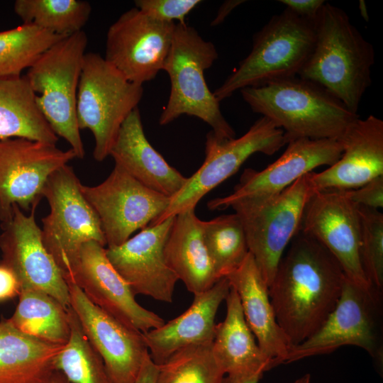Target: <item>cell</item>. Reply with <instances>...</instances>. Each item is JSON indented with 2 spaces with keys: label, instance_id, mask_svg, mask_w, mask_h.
Segmentation results:
<instances>
[{
  "label": "cell",
  "instance_id": "obj_15",
  "mask_svg": "<svg viewBox=\"0 0 383 383\" xmlns=\"http://www.w3.org/2000/svg\"><path fill=\"white\" fill-rule=\"evenodd\" d=\"M299 231L324 246L347 279L370 288L360 255L359 206L337 190L315 191L304 209Z\"/></svg>",
  "mask_w": 383,
  "mask_h": 383
},
{
  "label": "cell",
  "instance_id": "obj_25",
  "mask_svg": "<svg viewBox=\"0 0 383 383\" xmlns=\"http://www.w3.org/2000/svg\"><path fill=\"white\" fill-rule=\"evenodd\" d=\"M166 262L193 294L210 289L218 279L206 249L202 221L194 209L174 216L165 246Z\"/></svg>",
  "mask_w": 383,
  "mask_h": 383
},
{
  "label": "cell",
  "instance_id": "obj_32",
  "mask_svg": "<svg viewBox=\"0 0 383 383\" xmlns=\"http://www.w3.org/2000/svg\"><path fill=\"white\" fill-rule=\"evenodd\" d=\"M63 38L32 24L0 31V78L21 75L43 52Z\"/></svg>",
  "mask_w": 383,
  "mask_h": 383
},
{
  "label": "cell",
  "instance_id": "obj_4",
  "mask_svg": "<svg viewBox=\"0 0 383 383\" xmlns=\"http://www.w3.org/2000/svg\"><path fill=\"white\" fill-rule=\"evenodd\" d=\"M213 43L204 40L187 23H175L172 45L163 67L171 89L159 123L169 124L186 114L209 125L221 140L232 139L235 133L224 118L220 101L206 84L204 72L218 59Z\"/></svg>",
  "mask_w": 383,
  "mask_h": 383
},
{
  "label": "cell",
  "instance_id": "obj_27",
  "mask_svg": "<svg viewBox=\"0 0 383 383\" xmlns=\"http://www.w3.org/2000/svg\"><path fill=\"white\" fill-rule=\"evenodd\" d=\"M65 345L45 342L0 320V383H39L55 369L54 359Z\"/></svg>",
  "mask_w": 383,
  "mask_h": 383
},
{
  "label": "cell",
  "instance_id": "obj_36",
  "mask_svg": "<svg viewBox=\"0 0 383 383\" xmlns=\"http://www.w3.org/2000/svg\"><path fill=\"white\" fill-rule=\"evenodd\" d=\"M200 0H136L135 7L148 16L162 22L186 23L187 16Z\"/></svg>",
  "mask_w": 383,
  "mask_h": 383
},
{
  "label": "cell",
  "instance_id": "obj_38",
  "mask_svg": "<svg viewBox=\"0 0 383 383\" xmlns=\"http://www.w3.org/2000/svg\"><path fill=\"white\" fill-rule=\"evenodd\" d=\"M279 2L296 15L313 21L326 3L323 0H279Z\"/></svg>",
  "mask_w": 383,
  "mask_h": 383
},
{
  "label": "cell",
  "instance_id": "obj_42",
  "mask_svg": "<svg viewBox=\"0 0 383 383\" xmlns=\"http://www.w3.org/2000/svg\"><path fill=\"white\" fill-rule=\"evenodd\" d=\"M263 373H257L248 376L224 377L222 383H258Z\"/></svg>",
  "mask_w": 383,
  "mask_h": 383
},
{
  "label": "cell",
  "instance_id": "obj_40",
  "mask_svg": "<svg viewBox=\"0 0 383 383\" xmlns=\"http://www.w3.org/2000/svg\"><path fill=\"white\" fill-rule=\"evenodd\" d=\"M158 365L149 357L143 365L134 383H155Z\"/></svg>",
  "mask_w": 383,
  "mask_h": 383
},
{
  "label": "cell",
  "instance_id": "obj_22",
  "mask_svg": "<svg viewBox=\"0 0 383 383\" xmlns=\"http://www.w3.org/2000/svg\"><path fill=\"white\" fill-rule=\"evenodd\" d=\"M230 289L228 279L221 278L210 289L194 294L192 304L182 314L143 333L151 360L160 365L182 348L212 343L216 315Z\"/></svg>",
  "mask_w": 383,
  "mask_h": 383
},
{
  "label": "cell",
  "instance_id": "obj_13",
  "mask_svg": "<svg viewBox=\"0 0 383 383\" xmlns=\"http://www.w3.org/2000/svg\"><path fill=\"white\" fill-rule=\"evenodd\" d=\"M77 157L70 148L13 138L0 140V221L12 216L13 206L30 210L38 204L48 177Z\"/></svg>",
  "mask_w": 383,
  "mask_h": 383
},
{
  "label": "cell",
  "instance_id": "obj_21",
  "mask_svg": "<svg viewBox=\"0 0 383 383\" xmlns=\"http://www.w3.org/2000/svg\"><path fill=\"white\" fill-rule=\"evenodd\" d=\"M342 155L328 168L312 172L316 191L358 188L383 175V121L370 115L358 118L339 139Z\"/></svg>",
  "mask_w": 383,
  "mask_h": 383
},
{
  "label": "cell",
  "instance_id": "obj_11",
  "mask_svg": "<svg viewBox=\"0 0 383 383\" xmlns=\"http://www.w3.org/2000/svg\"><path fill=\"white\" fill-rule=\"evenodd\" d=\"M287 145L284 131L270 119L261 116L238 138L221 140L210 131L206 135V157L201 166L182 189L170 199L165 211L149 226L189 209L213 189L236 173L257 152L274 155Z\"/></svg>",
  "mask_w": 383,
  "mask_h": 383
},
{
  "label": "cell",
  "instance_id": "obj_12",
  "mask_svg": "<svg viewBox=\"0 0 383 383\" xmlns=\"http://www.w3.org/2000/svg\"><path fill=\"white\" fill-rule=\"evenodd\" d=\"M82 192L96 213L107 248L118 246L162 215L170 198L138 182L117 165L96 186L81 185Z\"/></svg>",
  "mask_w": 383,
  "mask_h": 383
},
{
  "label": "cell",
  "instance_id": "obj_43",
  "mask_svg": "<svg viewBox=\"0 0 383 383\" xmlns=\"http://www.w3.org/2000/svg\"><path fill=\"white\" fill-rule=\"evenodd\" d=\"M39 383H70L64 374L55 370L48 377Z\"/></svg>",
  "mask_w": 383,
  "mask_h": 383
},
{
  "label": "cell",
  "instance_id": "obj_26",
  "mask_svg": "<svg viewBox=\"0 0 383 383\" xmlns=\"http://www.w3.org/2000/svg\"><path fill=\"white\" fill-rule=\"evenodd\" d=\"M225 300L226 315L216 325L212 342L213 355L224 374L248 376L273 368L272 362L255 342L234 289L231 287Z\"/></svg>",
  "mask_w": 383,
  "mask_h": 383
},
{
  "label": "cell",
  "instance_id": "obj_31",
  "mask_svg": "<svg viewBox=\"0 0 383 383\" xmlns=\"http://www.w3.org/2000/svg\"><path fill=\"white\" fill-rule=\"evenodd\" d=\"M204 243L218 279L238 268L249 250L242 223L236 213L202 221Z\"/></svg>",
  "mask_w": 383,
  "mask_h": 383
},
{
  "label": "cell",
  "instance_id": "obj_9",
  "mask_svg": "<svg viewBox=\"0 0 383 383\" xmlns=\"http://www.w3.org/2000/svg\"><path fill=\"white\" fill-rule=\"evenodd\" d=\"M382 291L363 288L345 277L333 311L316 333L289 349L284 364L355 345L367 351L382 369Z\"/></svg>",
  "mask_w": 383,
  "mask_h": 383
},
{
  "label": "cell",
  "instance_id": "obj_6",
  "mask_svg": "<svg viewBox=\"0 0 383 383\" xmlns=\"http://www.w3.org/2000/svg\"><path fill=\"white\" fill-rule=\"evenodd\" d=\"M87 43L84 30L63 38L43 52L25 75L43 116L55 134L67 140L80 159L85 151L76 106Z\"/></svg>",
  "mask_w": 383,
  "mask_h": 383
},
{
  "label": "cell",
  "instance_id": "obj_30",
  "mask_svg": "<svg viewBox=\"0 0 383 383\" xmlns=\"http://www.w3.org/2000/svg\"><path fill=\"white\" fill-rule=\"evenodd\" d=\"M13 10L23 24L66 37L82 30L91 7L82 0H16Z\"/></svg>",
  "mask_w": 383,
  "mask_h": 383
},
{
  "label": "cell",
  "instance_id": "obj_7",
  "mask_svg": "<svg viewBox=\"0 0 383 383\" xmlns=\"http://www.w3.org/2000/svg\"><path fill=\"white\" fill-rule=\"evenodd\" d=\"M312 172L278 194L248 197L230 206L243 226L249 252L268 287L284 251L299 233L306 203L316 191Z\"/></svg>",
  "mask_w": 383,
  "mask_h": 383
},
{
  "label": "cell",
  "instance_id": "obj_37",
  "mask_svg": "<svg viewBox=\"0 0 383 383\" xmlns=\"http://www.w3.org/2000/svg\"><path fill=\"white\" fill-rule=\"evenodd\" d=\"M342 192L358 206L379 210L383 207V175L358 188L344 190Z\"/></svg>",
  "mask_w": 383,
  "mask_h": 383
},
{
  "label": "cell",
  "instance_id": "obj_45",
  "mask_svg": "<svg viewBox=\"0 0 383 383\" xmlns=\"http://www.w3.org/2000/svg\"><path fill=\"white\" fill-rule=\"evenodd\" d=\"M311 375L309 374H305L302 377L295 380L293 383H310Z\"/></svg>",
  "mask_w": 383,
  "mask_h": 383
},
{
  "label": "cell",
  "instance_id": "obj_3",
  "mask_svg": "<svg viewBox=\"0 0 383 383\" xmlns=\"http://www.w3.org/2000/svg\"><path fill=\"white\" fill-rule=\"evenodd\" d=\"M253 112L284 133L300 138L339 140L360 117L319 84L295 76L240 90Z\"/></svg>",
  "mask_w": 383,
  "mask_h": 383
},
{
  "label": "cell",
  "instance_id": "obj_5",
  "mask_svg": "<svg viewBox=\"0 0 383 383\" xmlns=\"http://www.w3.org/2000/svg\"><path fill=\"white\" fill-rule=\"evenodd\" d=\"M316 37L315 21L286 8L253 36L250 52L213 92L221 101L236 91L298 76Z\"/></svg>",
  "mask_w": 383,
  "mask_h": 383
},
{
  "label": "cell",
  "instance_id": "obj_14",
  "mask_svg": "<svg viewBox=\"0 0 383 383\" xmlns=\"http://www.w3.org/2000/svg\"><path fill=\"white\" fill-rule=\"evenodd\" d=\"M174 26L131 8L109 28L104 57L128 80L143 85L163 70Z\"/></svg>",
  "mask_w": 383,
  "mask_h": 383
},
{
  "label": "cell",
  "instance_id": "obj_8",
  "mask_svg": "<svg viewBox=\"0 0 383 383\" xmlns=\"http://www.w3.org/2000/svg\"><path fill=\"white\" fill-rule=\"evenodd\" d=\"M143 85L128 80L104 57L86 52L80 74L76 113L80 129L92 133L93 157L102 162L110 151L124 121L138 107Z\"/></svg>",
  "mask_w": 383,
  "mask_h": 383
},
{
  "label": "cell",
  "instance_id": "obj_23",
  "mask_svg": "<svg viewBox=\"0 0 383 383\" xmlns=\"http://www.w3.org/2000/svg\"><path fill=\"white\" fill-rule=\"evenodd\" d=\"M118 166L145 187L170 199L187 182L147 139L138 107L124 121L110 151Z\"/></svg>",
  "mask_w": 383,
  "mask_h": 383
},
{
  "label": "cell",
  "instance_id": "obj_20",
  "mask_svg": "<svg viewBox=\"0 0 383 383\" xmlns=\"http://www.w3.org/2000/svg\"><path fill=\"white\" fill-rule=\"evenodd\" d=\"M174 218L148 226L123 244L106 248L109 260L135 295L172 301L179 279L166 262L165 246Z\"/></svg>",
  "mask_w": 383,
  "mask_h": 383
},
{
  "label": "cell",
  "instance_id": "obj_34",
  "mask_svg": "<svg viewBox=\"0 0 383 383\" xmlns=\"http://www.w3.org/2000/svg\"><path fill=\"white\" fill-rule=\"evenodd\" d=\"M225 374L212 351V343L186 347L158 365L155 383H222Z\"/></svg>",
  "mask_w": 383,
  "mask_h": 383
},
{
  "label": "cell",
  "instance_id": "obj_10",
  "mask_svg": "<svg viewBox=\"0 0 383 383\" xmlns=\"http://www.w3.org/2000/svg\"><path fill=\"white\" fill-rule=\"evenodd\" d=\"M81 185L72 167L65 165L48 177L42 192L50 209L42 218V242L65 279L71 275L83 244L94 240L106 245L99 219Z\"/></svg>",
  "mask_w": 383,
  "mask_h": 383
},
{
  "label": "cell",
  "instance_id": "obj_44",
  "mask_svg": "<svg viewBox=\"0 0 383 383\" xmlns=\"http://www.w3.org/2000/svg\"><path fill=\"white\" fill-rule=\"evenodd\" d=\"M358 6H359V10H360L361 16L365 21H368L369 15H368L367 6L365 4V1L364 0L359 1Z\"/></svg>",
  "mask_w": 383,
  "mask_h": 383
},
{
  "label": "cell",
  "instance_id": "obj_2",
  "mask_svg": "<svg viewBox=\"0 0 383 383\" xmlns=\"http://www.w3.org/2000/svg\"><path fill=\"white\" fill-rule=\"evenodd\" d=\"M311 53L298 76L312 81L357 113L371 84L374 50L341 9L326 2L316 21Z\"/></svg>",
  "mask_w": 383,
  "mask_h": 383
},
{
  "label": "cell",
  "instance_id": "obj_35",
  "mask_svg": "<svg viewBox=\"0 0 383 383\" xmlns=\"http://www.w3.org/2000/svg\"><path fill=\"white\" fill-rule=\"evenodd\" d=\"M361 222L360 255L370 284L383 289V214L379 210L359 206Z\"/></svg>",
  "mask_w": 383,
  "mask_h": 383
},
{
  "label": "cell",
  "instance_id": "obj_33",
  "mask_svg": "<svg viewBox=\"0 0 383 383\" xmlns=\"http://www.w3.org/2000/svg\"><path fill=\"white\" fill-rule=\"evenodd\" d=\"M71 335L54 359V367L70 383H111L104 362L85 336L75 313L69 309Z\"/></svg>",
  "mask_w": 383,
  "mask_h": 383
},
{
  "label": "cell",
  "instance_id": "obj_19",
  "mask_svg": "<svg viewBox=\"0 0 383 383\" xmlns=\"http://www.w3.org/2000/svg\"><path fill=\"white\" fill-rule=\"evenodd\" d=\"M287 145L282 155L264 170L245 169L233 192L209 201L208 208L223 210L244 198L278 194L314 169L333 165L343 150V143L337 139L300 138Z\"/></svg>",
  "mask_w": 383,
  "mask_h": 383
},
{
  "label": "cell",
  "instance_id": "obj_17",
  "mask_svg": "<svg viewBox=\"0 0 383 383\" xmlns=\"http://www.w3.org/2000/svg\"><path fill=\"white\" fill-rule=\"evenodd\" d=\"M65 281L70 307L85 336L101 357L111 383H134L150 357L143 333L94 304L74 282Z\"/></svg>",
  "mask_w": 383,
  "mask_h": 383
},
{
  "label": "cell",
  "instance_id": "obj_16",
  "mask_svg": "<svg viewBox=\"0 0 383 383\" xmlns=\"http://www.w3.org/2000/svg\"><path fill=\"white\" fill-rule=\"evenodd\" d=\"M37 205L32 206L28 216L13 205L11 218L1 223L0 265L12 272L20 290L47 293L67 309L70 307L68 285L43 244L41 230L35 220Z\"/></svg>",
  "mask_w": 383,
  "mask_h": 383
},
{
  "label": "cell",
  "instance_id": "obj_29",
  "mask_svg": "<svg viewBox=\"0 0 383 383\" xmlns=\"http://www.w3.org/2000/svg\"><path fill=\"white\" fill-rule=\"evenodd\" d=\"M10 321L20 331L47 343L65 345L71 335L69 309L47 293L23 289Z\"/></svg>",
  "mask_w": 383,
  "mask_h": 383
},
{
  "label": "cell",
  "instance_id": "obj_24",
  "mask_svg": "<svg viewBox=\"0 0 383 383\" xmlns=\"http://www.w3.org/2000/svg\"><path fill=\"white\" fill-rule=\"evenodd\" d=\"M225 277L237 292L245 321L262 353L273 367L284 364L291 346L277 322L269 287L252 255L248 252Z\"/></svg>",
  "mask_w": 383,
  "mask_h": 383
},
{
  "label": "cell",
  "instance_id": "obj_28",
  "mask_svg": "<svg viewBox=\"0 0 383 383\" xmlns=\"http://www.w3.org/2000/svg\"><path fill=\"white\" fill-rule=\"evenodd\" d=\"M13 138L56 144L26 76L0 78V140Z\"/></svg>",
  "mask_w": 383,
  "mask_h": 383
},
{
  "label": "cell",
  "instance_id": "obj_41",
  "mask_svg": "<svg viewBox=\"0 0 383 383\" xmlns=\"http://www.w3.org/2000/svg\"><path fill=\"white\" fill-rule=\"evenodd\" d=\"M243 2H245V1L242 0H230L225 1L219 8L217 15L213 19L211 26H217L222 23L235 7Z\"/></svg>",
  "mask_w": 383,
  "mask_h": 383
},
{
  "label": "cell",
  "instance_id": "obj_1",
  "mask_svg": "<svg viewBox=\"0 0 383 383\" xmlns=\"http://www.w3.org/2000/svg\"><path fill=\"white\" fill-rule=\"evenodd\" d=\"M345 278L332 254L299 231L269 287L277 322L291 348L323 325L338 301Z\"/></svg>",
  "mask_w": 383,
  "mask_h": 383
},
{
  "label": "cell",
  "instance_id": "obj_18",
  "mask_svg": "<svg viewBox=\"0 0 383 383\" xmlns=\"http://www.w3.org/2000/svg\"><path fill=\"white\" fill-rule=\"evenodd\" d=\"M88 299L126 326L141 333L157 328L165 321L135 300L129 284L109 260L106 248L91 240L82 246L70 277Z\"/></svg>",
  "mask_w": 383,
  "mask_h": 383
},
{
  "label": "cell",
  "instance_id": "obj_39",
  "mask_svg": "<svg viewBox=\"0 0 383 383\" xmlns=\"http://www.w3.org/2000/svg\"><path fill=\"white\" fill-rule=\"evenodd\" d=\"M20 291L18 281L12 272L0 265V301L19 295Z\"/></svg>",
  "mask_w": 383,
  "mask_h": 383
}]
</instances>
